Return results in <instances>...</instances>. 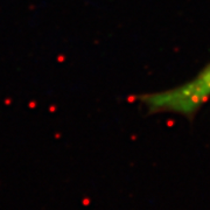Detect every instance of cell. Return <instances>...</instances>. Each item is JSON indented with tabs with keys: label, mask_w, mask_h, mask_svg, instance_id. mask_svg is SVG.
<instances>
[{
	"label": "cell",
	"mask_w": 210,
	"mask_h": 210,
	"mask_svg": "<svg viewBox=\"0 0 210 210\" xmlns=\"http://www.w3.org/2000/svg\"><path fill=\"white\" fill-rule=\"evenodd\" d=\"M209 97L210 64L190 82L165 92L148 95L144 100L146 106L151 111L190 115L197 110Z\"/></svg>",
	"instance_id": "cell-1"
}]
</instances>
